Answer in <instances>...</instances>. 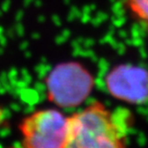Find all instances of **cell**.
Listing matches in <instances>:
<instances>
[{
  "instance_id": "cell-1",
  "label": "cell",
  "mask_w": 148,
  "mask_h": 148,
  "mask_svg": "<svg viewBox=\"0 0 148 148\" xmlns=\"http://www.w3.org/2000/svg\"><path fill=\"white\" fill-rule=\"evenodd\" d=\"M133 121L128 109L111 111L95 101L67 117L64 148L124 147Z\"/></svg>"
},
{
  "instance_id": "cell-2",
  "label": "cell",
  "mask_w": 148,
  "mask_h": 148,
  "mask_svg": "<svg viewBox=\"0 0 148 148\" xmlns=\"http://www.w3.org/2000/svg\"><path fill=\"white\" fill-rule=\"evenodd\" d=\"M49 101L62 108H74L85 102L94 87V77L82 64H57L45 79Z\"/></svg>"
},
{
  "instance_id": "cell-3",
  "label": "cell",
  "mask_w": 148,
  "mask_h": 148,
  "mask_svg": "<svg viewBox=\"0 0 148 148\" xmlns=\"http://www.w3.org/2000/svg\"><path fill=\"white\" fill-rule=\"evenodd\" d=\"M66 119L55 109H43L23 118L19 125L23 146L28 148H64Z\"/></svg>"
},
{
  "instance_id": "cell-4",
  "label": "cell",
  "mask_w": 148,
  "mask_h": 148,
  "mask_svg": "<svg viewBox=\"0 0 148 148\" xmlns=\"http://www.w3.org/2000/svg\"><path fill=\"white\" fill-rule=\"evenodd\" d=\"M106 88L112 97L133 105L148 101V70L132 64H119L107 74Z\"/></svg>"
},
{
  "instance_id": "cell-5",
  "label": "cell",
  "mask_w": 148,
  "mask_h": 148,
  "mask_svg": "<svg viewBox=\"0 0 148 148\" xmlns=\"http://www.w3.org/2000/svg\"><path fill=\"white\" fill-rule=\"evenodd\" d=\"M125 3L132 16L148 36V0H125Z\"/></svg>"
}]
</instances>
